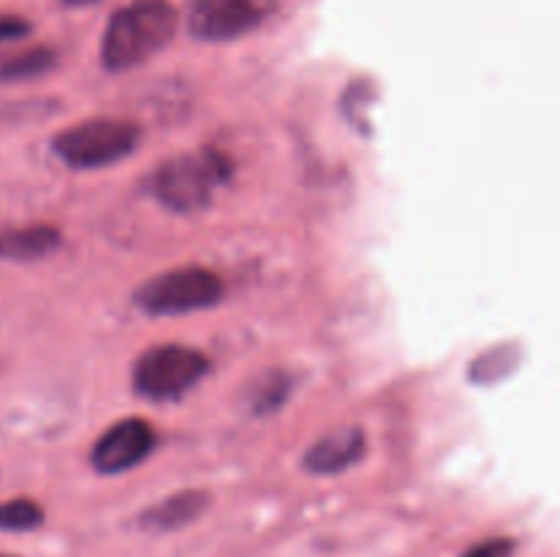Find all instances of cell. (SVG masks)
<instances>
[{
	"instance_id": "obj_1",
	"label": "cell",
	"mask_w": 560,
	"mask_h": 557,
	"mask_svg": "<svg viewBox=\"0 0 560 557\" xmlns=\"http://www.w3.org/2000/svg\"><path fill=\"white\" fill-rule=\"evenodd\" d=\"M178 11L167 0H137L115 11L102 38V63L109 71H126L162 52L175 36Z\"/></svg>"
},
{
	"instance_id": "obj_2",
	"label": "cell",
	"mask_w": 560,
	"mask_h": 557,
	"mask_svg": "<svg viewBox=\"0 0 560 557\" xmlns=\"http://www.w3.org/2000/svg\"><path fill=\"white\" fill-rule=\"evenodd\" d=\"M230 178V164L222 153L200 151L175 156L156 169L153 194L175 213H197L211 205L213 191Z\"/></svg>"
},
{
	"instance_id": "obj_3",
	"label": "cell",
	"mask_w": 560,
	"mask_h": 557,
	"mask_svg": "<svg viewBox=\"0 0 560 557\" xmlns=\"http://www.w3.org/2000/svg\"><path fill=\"white\" fill-rule=\"evenodd\" d=\"M208 375V358L200 349L184 344H162L140 355L131 371V382L140 396L170 402L184 396Z\"/></svg>"
},
{
	"instance_id": "obj_4",
	"label": "cell",
	"mask_w": 560,
	"mask_h": 557,
	"mask_svg": "<svg viewBox=\"0 0 560 557\" xmlns=\"http://www.w3.org/2000/svg\"><path fill=\"white\" fill-rule=\"evenodd\" d=\"M222 278L208 268L186 265L153 276L135 293L137 306L148 315H189L222 300Z\"/></svg>"
},
{
	"instance_id": "obj_5",
	"label": "cell",
	"mask_w": 560,
	"mask_h": 557,
	"mask_svg": "<svg viewBox=\"0 0 560 557\" xmlns=\"http://www.w3.org/2000/svg\"><path fill=\"white\" fill-rule=\"evenodd\" d=\"M140 131L129 120H85L55 137L52 147L74 169H96L135 151Z\"/></svg>"
},
{
	"instance_id": "obj_6",
	"label": "cell",
	"mask_w": 560,
	"mask_h": 557,
	"mask_svg": "<svg viewBox=\"0 0 560 557\" xmlns=\"http://www.w3.org/2000/svg\"><path fill=\"white\" fill-rule=\"evenodd\" d=\"M277 11V0H195L189 33L200 42H233L257 31Z\"/></svg>"
},
{
	"instance_id": "obj_7",
	"label": "cell",
	"mask_w": 560,
	"mask_h": 557,
	"mask_svg": "<svg viewBox=\"0 0 560 557\" xmlns=\"http://www.w3.org/2000/svg\"><path fill=\"white\" fill-rule=\"evenodd\" d=\"M156 446V431L142 418H124L109 426L93 446V467L104 475H118L137 467Z\"/></svg>"
},
{
	"instance_id": "obj_8",
	"label": "cell",
	"mask_w": 560,
	"mask_h": 557,
	"mask_svg": "<svg viewBox=\"0 0 560 557\" xmlns=\"http://www.w3.org/2000/svg\"><path fill=\"white\" fill-rule=\"evenodd\" d=\"M364 435L359 429H337L331 435L320 437L315 446L306 451L304 464L310 473L317 475H334L342 470L353 467L361 457H364Z\"/></svg>"
},
{
	"instance_id": "obj_9",
	"label": "cell",
	"mask_w": 560,
	"mask_h": 557,
	"mask_svg": "<svg viewBox=\"0 0 560 557\" xmlns=\"http://www.w3.org/2000/svg\"><path fill=\"white\" fill-rule=\"evenodd\" d=\"M206 508V491H178V495H170L156 506L145 508L140 513V528L153 530V533H167V530H178L184 524L195 522Z\"/></svg>"
},
{
	"instance_id": "obj_10",
	"label": "cell",
	"mask_w": 560,
	"mask_h": 557,
	"mask_svg": "<svg viewBox=\"0 0 560 557\" xmlns=\"http://www.w3.org/2000/svg\"><path fill=\"white\" fill-rule=\"evenodd\" d=\"M60 246V233L49 224H27V227L0 229V260L31 262L52 254Z\"/></svg>"
},
{
	"instance_id": "obj_11",
	"label": "cell",
	"mask_w": 560,
	"mask_h": 557,
	"mask_svg": "<svg viewBox=\"0 0 560 557\" xmlns=\"http://www.w3.org/2000/svg\"><path fill=\"white\" fill-rule=\"evenodd\" d=\"M44 524V511L38 502L27 500V497H16V500L0 502V530L3 533H27Z\"/></svg>"
},
{
	"instance_id": "obj_12",
	"label": "cell",
	"mask_w": 560,
	"mask_h": 557,
	"mask_svg": "<svg viewBox=\"0 0 560 557\" xmlns=\"http://www.w3.org/2000/svg\"><path fill=\"white\" fill-rule=\"evenodd\" d=\"M55 55L49 49H27V52L14 55V58L5 60L0 66V80L16 82V80H31V76L44 74L47 69H52Z\"/></svg>"
},
{
	"instance_id": "obj_13",
	"label": "cell",
	"mask_w": 560,
	"mask_h": 557,
	"mask_svg": "<svg viewBox=\"0 0 560 557\" xmlns=\"http://www.w3.org/2000/svg\"><path fill=\"white\" fill-rule=\"evenodd\" d=\"M514 549L517 544L512 538H487L465 549L459 557H514Z\"/></svg>"
},
{
	"instance_id": "obj_14",
	"label": "cell",
	"mask_w": 560,
	"mask_h": 557,
	"mask_svg": "<svg viewBox=\"0 0 560 557\" xmlns=\"http://www.w3.org/2000/svg\"><path fill=\"white\" fill-rule=\"evenodd\" d=\"M27 31H31V25H27V22L16 20V16H0V42H5V38L25 36Z\"/></svg>"
},
{
	"instance_id": "obj_15",
	"label": "cell",
	"mask_w": 560,
	"mask_h": 557,
	"mask_svg": "<svg viewBox=\"0 0 560 557\" xmlns=\"http://www.w3.org/2000/svg\"><path fill=\"white\" fill-rule=\"evenodd\" d=\"M63 3H69V5H91V3H96V0H63Z\"/></svg>"
},
{
	"instance_id": "obj_16",
	"label": "cell",
	"mask_w": 560,
	"mask_h": 557,
	"mask_svg": "<svg viewBox=\"0 0 560 557\" xmlns=\"http://www.w3.org/2000/svg\"><path fill=\"white\" fill-rule=\"evenodd\" d=\"M0 557H11V555H0Z\"/></svg>"
}]
</instances>
